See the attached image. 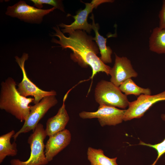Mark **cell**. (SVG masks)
I'll return each mask as SVG.
<instances>
[{
	"mask_svg": "<svg viewBox=\"0 0 165 165\" xmlns=\"http://www.w3.org/2000/svg\"><path fill=\"white\" fill-rule=\"evenodd\" d=\"M53 29L56 32L52 36L57 37L59 39L53 38V42L59 44L63 49H71L73 52L71 55V58L82 67L90 66L92 71V79L100 72L109 75L111 67L103 63L97 56L98 46L93 41V37L80 30L73 31L67 37L60 31L58 26Z\"/></svg>",
	"mask_w": 165,
	"mask_h": 165,
	"instance_id": "cell-1",
	"label": "cell"
},
{
	"mask_svg": "<svg viewBox=\"0 0 165 165\" xmlns=\"http://www.w3.org/2000/svg\"><path fill=\"white\" fill-rule=\"evenodd\" d=\"M14 79L8 77L1 84L0 108L10 113L21 122L25 121L30 112V103L34 98H27L18 93Z\"/></svg>",
	"mask_w": 165,
	"mask_h": 165,
	"instance_id": "cell-2",
	"label": "cell"
},
{
	"mask_svg": "<svg viewBox=\"0 0 165 165\" xmlns=\"http://www.w3.org/2000/svg\"><path fill=\"white\" fill-rule=\"evenodd\" d=\"M46 136L43 125L38 123L29 137L28 143L31 149L30 155L25 161L18 159H13L10 161L11 165H46L49 161L45 153L44 140Z\"/></svg>",
	"mask_w": 165,
	"mask_h": 165,
	"instance_id": "cell-3",
	"label": "cell"
},
{
	"mask_svg": "<svg viewBox=\"0 0 165 165\" xmlns=\"http://www.w3.org/2000/svg\"><path fill=\"white\" fill-rule=\"evenodd\" d=\"M94 98L99 105H105L125 109L129 101L119 87L111 82L101 80L98 82L94 90Z\"/></svg>",
	"mask_w": 165,
	"mask_h": 165,
	"instance_id": "cell-4",
	"label": "cell"
},
{
	"mask_svg": "<svg viewBox=\"0 0 165 165\" xmlns=\"http://www.w3.org/2000/svg\"><path fill=\"white\" fill-rule=\"evenodd\" d=\"M57 103L56 95H50L44 97L34 105L29 106L30 112L28 118L21 129L13 136L14 140H16L21 134L27 133L31 130L33 132L40 120Z\"/></svg>",
	"mask_w": 165,
	"mask_h": 165,
	"instance_id": "cell-5",
	"label": "cell"
},
{
	"mask_svg": "<svg viewBox=\"0 0 165 165\" xmlns=\"http://www.w3.org/2000/svg\"><path fill=\"white\" fill-rule=\"evenodd\" d=\"M28 58V54L26 53H24L20 57L17 56L15 57V61L21 70L23 74L22 80L17 85V89L19 94L24 97L33 96L34 99L33 103L35 104L44 97L50 95H56L57 93L54 90L46 91L40 89L29 79L24 67L25 61Z\"/></svg>",
	"mask_w": 165,
	"mask_h": 165,
	"instance_id": "cell-6",
	"label": "cell"
},
{
	"mask_svg": "<svg viewBox=\"0 0 165 165\" xmlns=\"http://www.w3.org/2000/svg\"><path fill=\"white\" fill-rule=\"evenodd\" d=\"M56 8L54 7L48 9H39L28 5L26 2L20 0L13 5L8 6L6 14L16 17L25 22L40 23L43 17Z\"/></svg>",
	"mask_w": 165,
	"mask_h": 165,
	"instance_id": "cell-7",
	"label": "cell"
},
{
	"mask_svg": "<svg viewBox=\"0 0 165 165\" xmlns=\"http://www.w3.org/2000/svg\"><path fill=\"white\" fill-rule=\"evenodd\" d=\"M126 111V109H120L114 107L100 105L97 111H82L79 114V116L82 119L97 118L102 127L114 126L123 122Z\"/></svg>",
	"mask_w": 165,
	"mask_h": 165,
	"instance_id": "cell-8",
	"label": "cell"
},
{
	"mask_svg": "<svg viewBox=\"0 0 165 165\" xmlns=\"http://www.w3.org/2000/svg\"><path fill=\"white\" fill-rule=\"evenodd\" d=\"M162 101H165V91L154 95H140L136 100L129 102L123 121H126L141 117L154 104Z\"/></svg>",
	"mask_w": 165,
	"mask_h": 165,
	"instance_id": "cell-9",
	"label": "cell"
},
{
	"mask_svg": "<svg viewBox=\"0 0 165 165\" xmlns=\"http://www.w3.org/2000/svg\"><path fill=\"white\" fill-rule=\"evenodd\" d=\"M112 0H93L90 3H84L86 5L85 8L83 10H80L76 15L72 16L75 19L74 21L70 25H66L62 23L59 26L64 29H61L62 32L70 34L78 30H83L90 33L92 29V25L87 22V17L89 14L92 12L94 8H96L99 5L105 2H112Z\"/></svg>",
	"mask_w": 165,
	"mask_h": 165,
	"instance_id": "cell-10",
	"label": "cell"
},
{
	"mask_svg": "<svg viewBox=\"0 0 165 165\" xmlns=\"http://www.w3.org/2000/svg\"><path fill=\"white\" fill-rule=\"evenodd\" d=\"M109 75L111 76L110 82L119 87L127 79L136 78L138 75L129 59L126 57H119L116 54L114 65L111 68Z\"/></svg>",
	"mask_w": 165,
	"mask_h": 165,
	"instance_id": "cell-11",
	"label": "cell"
},
{
	"mask_svg": "<svg viewBox=\"0 0 165 165\" xmlns=\"http://www.w3.org/2000/svg\"><path fill=\"white\" fill-rule=\"evenodd\" d=\"M71 140L70 132L66 129L49 137L45 148V155L49 162L67 146Z\"/></svg>",
	"mask_w": 165,
	"mask_h": 165,
	"instance_id": "cell-12",
	"label": "cell"
},
{
	"mask_svg": "<svg viewBox=\"0 0 165 165\" xmlns=\"http://www.w3.org/2000/svg\"><path fill=\"white\" fill-rule=\"evenodd\" d=\"M68 92L64 97L63 103L57 114L47 120L45 131L46 136H52L65 129L69 117L65 108V102Z\"/></svg>",
	"mask_w": 165,
	"mask_h": 165,
	"instance_id": "cell-13",
	"label": "cell"
},
{
	"mask_svg": "<svg viewBox=\"0 0 165 165\" xmlns=\"http://www.w3.org/2000/svg\"><path fill=\"white\" fill-rule=\"evenodd\" d=\"M90 18L92 20V28L95 34V36L93 37V40L96 41L100 51L101 56L100 58L104 64L110 63L112 62L111 54L112 51L110 47L106 45L107 38L104 37L99 33V26L98 24L95 23L93 14Z\"/></svg>",
	"mask_w": 165,
	"mask_h": 165,
	"instance_id": "cell-14",
	"label": "cell"
},
{
	"mask_svg": "<svg viewBox=\"0 0 165 165\" xmlns=\"http://www.w3.org/2000/svg\"><path fill=\"white\" fill-rule=\"evenodd\" d=\"M15 134L14 130L0 136V163L7 156H14L17 154L16 144L10 142V139Z\"/></svg>",
	"mask_w": 165,
	"mask_h": 165,
	"instance_id": "cell-15",
	"label": "cell"
},
{
	"mask_svg": "<svg viewBox=\"0 0 165 165\" xmlns=\"http://www.w3.org/2000/svg\"><path fill=\"white\" fill-rule=\"evenodd\" d=\"M149 50L158 54H165V29L153 28L149 39Z\"/></svg>",
	"mask_w": 165,
	"mask_h": 165,
	"instance_id": "cell-16",
	"label": "cell"
},
{
	"mask_svg": "<svg viewBox=\"0 0 165 165\" xmlns=\"http://www.w3.org/2000/svg\"><path fill=\"white\" fill-rule=\"evenodd\" d=\"M87 159L91 165H118L117 157L110 158L106 156L103 151L89 147L87 150Z\"/></svg>",
	"mask_w": 165,
	"mask_h": 165,
	"instance_id": "cell-17",
	"label": "cell"
},
{
	"mask_svg": "<svg viewBox=\"0 0 165 165\" xmlns=\"http://www.w3.org/2000/svg\"><path fill=\"white\" fill-rule=\"evenodd\" d=\"M119 88L127 96L129 95L139 96L141 94L151 95V94L150 89L144 88L138 86L131 78L125 81Z\"/></svg>",
	"mask_w": 165,
	"mask_h": 165,
	"instance_id": "cell-18",
	"label": "cell"
},
{
	"mask_svg": "<svg viewBox=\"0 0 165 165\" xmlns=\"http://www.w3.org/2000/svg\"><path fill=\"white\" fill-rule=\"evenodd\" d=\"M139 145L152 147L156 151L157 153V157L154 162L150 165H155L160 158L165 153V138L161 142L154 145L146 143L141 141Z\"/></svg>",
	"mask_w": 165,
	"mask_h": 165,
	"instance_id": "cell-19",
	"label": "cell"
},
{
	"mask_svg": "<svg viewBox=\"0 0 165 165\" xmlns=\"http://www.w3.org/2000/svg\"><path fill=\"white\" fill-rule=\"evenodd\" d=\"M37 8L42 9L43 4H47L53 6V7L64 11L61 2L60 0H31Z\"/></svg>",
	"mask_w": 165,
	"mask_h": 165,
	"instance_id": "cell-20",
	"label": "cell"
},
{
	"mask_svg": "<svg viewBox=\"0 0 165 165\" xmlns=\"http://www.w3.org/2000/svg\"><path fill=\"white\" fill-rule=\"evenodd\" d=\"M160 28L165 29V0L163 1L162 5L159 14Z\"/></svg>",
	"mask_w": 165,
	"mask_h": 165,
	"instance_id": "cell-21",
	"label": "cell"
},
{
	"mask_svg": "<svg viewBox=\"0 0 165 165\" xmlns=\"http://www.w3.org/2000/svg\"><path fill=\"white\" fill-rule=\"evenodd\" d=\"M161 117L163 120L165 121V114H162Z\"/></svg>",
	"mask_w": 165,
	"mask_h": 165,
	"instance_id": "cell-22",
	"label": "cell"
}]
</instances>
